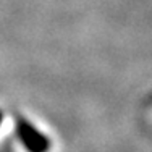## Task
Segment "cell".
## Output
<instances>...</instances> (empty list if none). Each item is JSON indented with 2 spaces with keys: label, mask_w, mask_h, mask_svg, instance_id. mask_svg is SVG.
I'll return each instance as SVG.
<instances>
[{
  "label": "cell",
  "mask_w": 152,
  "mask_h": 152,
  "mask_svg": "<svg viewBox=\"0 0 152 152\" xmlns=\"http://www.w3.org/2000/svg\"><path fill=\"white\" fill-rule=\"evenodd\" d=\"M16 136L28 152H47L50 149V139L45 137L36 126H32L28 120H16Z\"/></svg>",
  "instance_id": "cell-1"
},
{
  "label": "cell",
  "mask_w": 152,
  "mask_h": 152,
  "mask_svg": "<svg viewBox=\"0 0 152 152\" xmlns=\"http://www.w3.org/2000/svg\"><path fill=\"white\" fill-rule=\"evenodd\" d=\"M2 118H3V115H2V112H0V123H2Z\"/></svg>",
  "instance_id": "cell-2"
}]
</instances>
